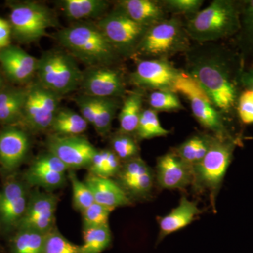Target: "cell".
<instances>
[{
	"mask_svg": "<svg viewBox=\"0 0 253 253\" xmlns=\"http://www.w3.org/2000/svg\"><path fill=\"white\" fill-rule=\"evenodd\" d=\"M185 55V72L199 83L214 106L224 115L237 111L245 68L239 51L208 42L191 46Z\"/></svg>",
	"mask_w": 253,
	"mask_h": 253,
	"instance_id": "obj_1",
	"label": "cell"
},
{
	"mask_svg": "<svg viewBox=\"0 0 253 253\" xmlns=\"http://www.w3.org/2000/svg\"><path fill=\"white\" fill-rule=\"evenodd\" d=\"M241 83L244 90L251 91L253 94V65L249 68H244L241 74Z\"/></svg>",
	"mask_w": 253,
	"mask_h": 253,
	"instance_id": "obj_44",
	"label": "cell"
},
{
	"mask_svg": "<svg viewBox=\"0 0 253 253\" xmlns=\"http://www.w3.org/2000/svg\"><path fill=\"white\" fill-rule=\"evenodd\" d=\"M201 212L202 211L198 207L197 203L182 196L177 207L158 219L160 231L157 244L166 236L189 225Z\"/></svg>",
	"mask_w": 253,
	"mask_h": 253,
	"instance_id": "obj_21",
	"label": "cell"
},
{
	"mask_svg": "<svg viewBox=\"0 0 253 253\" xmlns=\"http://www.w3.org/2000/svg\"><path fill=\"white\" fill-rule=\"evenodd\" d=\"M143 101L144 97L140 91H133L126 96L118 115L119 132L135 136L143 111Z\"/></svg>",
	"mask_w": 253,
	"mask_h": 253,
	"instance_id": "obj_24",
	"label": "cell"
},
{
	"mask_svg": "<svg viewBox=\"0 0 253 253\" xmlns=\"http://www.w3.org/2000/svg\"><path fill=\"white\" fill-rule=\"evenodd\" d=\"M236 141L232 137L214 139L202 161L193 167L192 185L196 191H208L213 207L231 161Z\"/></svg>",
	"mask_w": 253,
	"mask_h": 253,
	"instance_id": "obj_4",
	"label": "cell"
},
{
	"mask_svg": "<svg viewBox=\"0 0 253 253\" xmlns=\"http://www.w3.org/2000/svg\"><path fill=\"white\" fill-rule=\"evenodd\" d=\"M116 176L128 196L137 199L149 197L156 181L154 170L140 156L123 163Z\"/></svg>",
	"mask_w": 253,
	"mask_h": 253,
	"instance_id": "obj_15",
	"label": "cell"
},
{
	"mask_svg": "<svg viewBox=\"0 0 253 253\" xmlns=\"http://www.w3.org/2000/svg\"><path fill=\"white\" fill-rule=\"evenodd\" d=\"M66 173L41 171L33 172L28 170L25 174L27 184L46 189H56L61 187L66 182Z\"/></svg>",
	"mask_w": 253,
	"mask_h": 253,
	"instance_id": "obj_35",
	"label": "cell"
},
{
	"mask_svg": "<svg viewBox=\"0 0 253 253\" xmlns=\"http://www.w3.org/2000/svg\"><path fill=\"white\" fill-rule=\"evenodd\" d=\"M69 179L73 190V206L77 211L83 212L95 202L93 195L84 181L78 179L73 170H68Z\"/></svg>",
	"mask_w": 253,
	"mask_h": 253,
	"instance_id": "obj_36",
	"label": "cell"
},
{
	"mask_svg": "<svg viewBox=\"0 0 253 253\" xmlns=\"http://www.w3.org/2000/svg\"><path fill=\"white\" fill-rule=\"evenodd\" d=\"M236 36L244 59L247 56H253V0L241 1V28Z\"/></svg>",
	"mask_w": 253,
	"mask_h": 253,
	"instance_id": "obj_28",
	"label": "cell"
},
{
	"mask_svg": "<svg viewBox=\"0 0 253 253\" xmlns=\"http://www.w3.org/2000/svg\"><path fill=\"white\" fill-rule=\"evenodd\" d=\"M81 86L84 94L98 98L117 99L126 89L122 73L110 66L88 68L83 73Z\"/></svg>",
	"mask_w": 253,
	"mask_h": 253,
	"instance_id": "obj_13",
	"label": "cell"
},
{
	"mask_svg": "<svg viewBox=\"0 0 253 253\" xmlns=\"http://www.w3.org/2000/svg\"><path fill=\"white\" fill-rule=\"evenodd\" d=\"M241 1L214 0L185 24L190 39L199 44L236 36L241 28Z\"/></svg>",
	"mask_w": 253,
	"mask_h": 253,
	"instance_id": "obj_2",
	"label": "cell"
},
{
	"mask_svg": "<svg viewBox=\"0 0 253 253\" xmlns=\"http://www.w3.org/2000/svg\"><path fill=\"white\" fill-rule=\"evenodd\" d=\"M61 96L42 85L39 82L26 89L22 119L31 130L44 131L51 127L59 109Z\"/></svg>",
	"mask_w": 253,
	"mask_h": 253,
	"instance_id": "obj_10",
	"label": "cell"
},
{
	"mask_svg": "<svg viewBox=\"0 0 253 253\" xmlns=\"http://www.w3.org/2000/svg\"><path fill=\"white\" fill-rule=\"evenodd\" d=\"M114 211L113 208L106 207L94 202L82 212L83 229L109 224L110 214Z\"/></svg>",
	"mask_w": 253,
	"mask_h": 253,
	"instance_id": "obj_39",
	"label": "cell"
},
{
	"mask_svg": "<svg viewBox=\"0 0 253 253\" xmlns=\"http://www.w3.org/2000/svg\"><path fill=\"white\" fill-rule=\"evenodd\" d=\"M170 133L165 129L158 118L157 111L151 109H143L135 136L139 140L154 139L166 136Z\"/></svg>",
	"mask_w": 253,
	"mask_h": 253,
	"instance_id": "obj_33",
	"label": "cell"
},
{
	"mask_svg": "<svg viewBox=\"0 0 253 253\" xmlns=\"http://www.w3.org/2000/svg\"><path fill=\"white\" fill-rule=\"evenodd\" d=\"M172 91L185 96L196 121L213 136L221 139L231 137L226 127L225 115L214 106L204 89L185 71H181L176 78Z\"/></svg>",
	"mask_w": 253,
	"mask_h": 253,
	"instance_id": "obj_7",
	"label": "cell"
},
{
	"mask_svg": "<svg viewBox=\"0 0 253 253\" xmlns=\"http://www.w3.org/2000/svg\"><path fill=\"white\" fill-rule=\"evenodd\" d=\"M1 84H2V80H1V75H0V87H1Z\"/></svg>",
	"mask_w": 253,
	"mask_h": 253,
	"instance_id": "obj_45",
	"label": "cell"
},
{
	"mask_svg": "<svg viewBox=\"0 0 253 253\" xmlns=\"http://www.w3.org/2000/svg\"><path fill=\"white\" fill-rule=\"evenodd\" d=\"M88 124L81 113L59 108L50 128L56 135L81 136L87 129Z\"/></svg>",
	"mask_w": 253,
	"mask_h": 253,
	"instance_id": "obj_27",
	"label": "cell"
},
{
	"mask_svg": "<svg viewBox=\"0 0 253 253\" xmlns=\"http://www.w3.org/2000/svg\"><path fill=\"white\" fill-rule=\"evenodd\" d=\"M29 138L22 129L11 126L0 132V162L5 170H14L29 150Z\"/></svg>",
	"mask_w": 253,
	"mask_h": 253,
	"instance_id": "obj_18",
	"label": "cell"
},
{
	"mask_svg": "<svg viewBox=\"0 0 253 253\" xmlns=\"http://www.w3.org/2000/svg\"><path fill=\"white\" fill-rule=\"evenodd\" d=\"M29 171L33 172H41V171H51L66 173L69 169L54 154L48 151L46 154H42L33 161L30 166Z\"/></svg>",
	"mask_w": 253,
	"mask_h": 253,
	"instance_id": "obj_40",
	"label": "cell"
},
{
	"mask_svg": "<svg viewBox=\"0 0 253 253\" xmlns=\"http://www.w3.org/2000/svg\"><path fill=\"white\" fill-rule=\"evenodd\" d=\"M118 9L139 24L150 28L167 19L161 1L151 0H123L118 2Z\"/></svg>",
	"mask_w": 253,
	"mask_h": 253,
	"instance_id": "obj_22",
	"label": "cell"
},
{
	"mask_svg": "<svg viewBox=\"0 0 253 253\" xmlns=\"http://www.w3.org/2000/svg\"><path fill=\"white\" fill-rule=\"evenodd\" d=\"M181 71L166 59L143 60L131 74V83L136 86L151 90H169Z\"/></svg>",
	"mask_w": 253,
	"mask_h": 253,
	"instance_id": "obj_12",
	"label": "cell"
},
{
	"mask_svg": "<svg viewBox=\"0 0 253 253\" xmlns=\"http://www.w3.org/2000/svg\"><path fill=\"white\" fill-rule=\"evenodd\" d=\"M96 105V117L94 127L100 135L109 132L113 120L116 116L119 103L116 98L95 97Z\"/></svg>",
	"mask_w": 253,
	"mask_h": 253,
	"instance_id": "obj_32",
	"label": "cell"
},
{
	"mask_svg": "<svg viewBox=\"0 0 253 253\" xmlns=\"http://www.w3.org/2000/svg\"><path fill=\"white\" fill-rule=\"evenodd\" d=\"M59 4L65 16L75 21L102 17L109 8L104 0H63Z\"/></svg>",
	"mask_w": 253,
	"mask_h": 253,
	"instance_id": "obj_23",
	"label": "cell"
},
{
	"mask_svg": "<svg viewBox=\"0 0 253 253\" xmlns=\"http://www.w3.org/2000/svg\"><path fill=\"white\" fill-rule=\"evenodd\" d=\"M96 25L118 54L126 56L136 53L149 29L133 21L118 8L103 16Z\"/></svg>",
	"mask_w": 253,
	"mask_h": 253,
	"instance_id": "obj_9",
	"label": "cell"
},
{
	"mask_svg": "<svg viewBox=\"0 0 253 253\" xmlns=\"http://www.w3.org/2000/svg\"><path fill=\"white\" fill-rule=\"evenodd\" d=\"M43 253H81L80 246L73 244L54 228L46 233Z\"/></svg>",
	"mask_w": 253,
	"mask_h": 253,
	"instance_id": "obj_38",
	"label": "cell"
},
{
	"mask_svg": "<svg viewBox=\"0 0 253 253\" xmlns=\"http://www.w3.org/2000/svg\"><path fill=\"white\" fill-rule=\"evenodd\" d=\"M83 73L72 55L61 50L46 51L38 61V81L61 97L81 86Z\"/></svg>",
	"mask_w": 253,
	"mask_h": 253,
	"instance_id": "obj_5",
	"label": "cell"
},
{
	"mask_svg": "<svg viewBox=\"0 0 253 253\" xmlns=\"http://www.w3.org/2000/svg\"><path fill=\"white\" fill-rule=\"evenodd\" d=\"M150 109L156 111H175L184 109L176 93L169 90L153 91L149 95Z\"/></svg>",
	"mask_w": 253,
	"mask_h": 253,
	"instance_id": "obj_37",
	"label": "cell"
},
{
	"mask_svg": "<svg viewBox=\"0 0 253 253\" xmlns=\"http://www.w3.org/2000/svg\"><path fill=\"white\" fill-rule=\"evenodd\" d=\"M214 139V136L207 134H194L179 145L174 153L191 167L202 161Z\"/></svg>",
	"mask_w": 253,
	"mask_h": 253,
	"instance_id": "obj_25",
	"label": "cell"
},
{
	"mask_svg": "<svg viewBox=\"0 0 253 253\" xmlns=\"http://www.w3.org/2000/svg\"><path fill=\"white\" fill-rule=\"evenodd\" d=\"M156 180L165 189H181L192 184L193 168L170 151L158 157Z\"/></svg>",
	"mask_w": 253,
	"mask_h": 253,
	"instance_id": "obj_17",
	"label": "cell"
},
{
	"mask_svg": "<svg viewBox=\"0 0 253 253\" xmlns=\"http://www.w3.org/2000/svg\"><path fill=\"white\" fill-rule=\"evenodd\" d=\"M26 89H8L0 92V123L11 125L22 119Z\"/></svg>",
	"mask_w": 253,
	"mask_h": 253,
	"instance_id": "obj_26",
	"label": "cell"
},
{
	"mask_svg": "<svg viewBox=\"0 0 253 253\" xmlns=\"http://www.w3.org/2000/svg\"><path fill=\"white\" fill-rule=\"evenodd\" d=\"M84 182L90 189L97 204L114 210L131 205L130 197L118 182L111 178L101 177L89 173Z\"/></svg>",
	"mask_w": 253,
	"mask_h": 253,
	"instance_id": "obj_20",
	"label": "cell"
},
{
	"mask_svg": "<svg viewBox=\"0 0 253 253\" xmlns=\"http://www.w3.org/2000/svg\"><path fill=\"white\" fill-rule=\"evenodd\" d=\"M111 151L117 156L121 162H126L139 156L140 148L134 136L118 132L111 141Z\"/></svg>",
	"mask_w": 253,
	"mask_h": 253,
	"instance_id": "obj_34",
	"label": "cell"
},
{
	"mask_svg": "<svg viewBox=\"0 0 253 253\" xmlns=\"http://www.w3.org/2000/svg\"><path fill=\"white\" fill-rule=\"evenodd\" d=\"M122 165L111 150H98L88 169L89 173L95 176L111 178L118 175Z\"/></svg>",
	"mask_w": 253,
	"mask_h": 253,
	"instance_id": "obj_31",
	"label": "cell"
},
{
	"mask_svg": "<svg viewBox=\"0 0 253 253\" xmlns=\"http://www.w3.org/2000/svg\"><path fill=\"white\" fill-rule=\"evenodd\" d=\"M61 45L73 57L89 67L111 66L118 58V53L97 25L77 23L58 33Z\"/></svg>",
	"mask_w": 253,
	"mask_h": 253,
	"instance_id": "obj_3",
	"label": "cell"
},
{
	"mask_svg": "<svg viewBox=\"0 0 253 253\" xmlns=\"http://www.w3.org/2000/svg\"><path fill=\"white\" fill-rule=\"evenodd\" d=\"M185 24L179 18H167L149 28L136 53L154 59H166L191 47Z\"/></svg>",
	"mask_w": 253,
	"mask_h": 253,
	"instance_id": "obj_6",
	"label": "cell"
},
{
	"mask_svg": "<svg viewBox=\"0 0 253 253\" xmlns=\"http://www.w3.org/2000/svg\"><path fill=\"white\" fill-rule=\"evenodd\" d=\"M46 234L18 229L10 244V253H43Z\"/></svg>",
	"mask_w": 253,
	"mask_h": 253,
	"instance_id": "obj_29",
	"label": "cell"
},
{
	"mask_svg": "<svg viewBox=\"0 0 253 253\" xmlns=\"http://www.w3.org/2000/svg\"><path fill=\"white\" fill-rule=\"evenodd\" d=\"M36 58L24 50L15 46H9L0 50V63L8 77L16 83L28 81L36 73Z\"/></svg>",
	"mask_w": 253,
	"mask_h": 253,
	"instance_id": "obj_19",
	"label": "cell"
},
{
	"mask_svg": "<svg viewBox=\"0 0 253 253\" xmlns=\"http://www.w3.org/2000/svg\"><path fill=\"white\" fill-rule=\"evenodd\" d=\"M11 33L12 31L10 23L0 18V50L10 46Z\"/></svg>",
	"mask_w": 253,
	"mask_h": 253,
	"instance_id": "obj_43",
	"label": "cell"
},
{
	"mask_svg": "<svg viewBox=\"0 0 253 253\" xmlns=\"http://www.w3.org/2000/svg\"><path fill=\"white\" fill-rule=\"evenodd\" d=\"M10 24L18 41L31 42L45 36L49 28L56 26V19L44 5L25 1L11 6Z\"/></svg>",
	"mask_w": 253,
	"mask_h": 253,
	"instance_id": "obj_8",
	"label": "cell"
},
{
	"mask_svg": "<svg viewBox=\"0 0 253 253\" xmlns=\"http://www.w3.org/2000/svg\"><path fill=\"white\" fill-rule=\"evenodd\" d=\"M58 199L49 193L36 192L28 199L27 208L16 230L29 229L46 234L55 228Z\"/></svg>",
	"mask_w": 253,
	"mask_h": 253,
	"instance_id": "obj_14",
	"label": "cell"
},
{
	"mask_svg": "<svg viewBox=\"0 0 253 253\" xmlns=\"http://www.w3.org/2000/svg\"><path fill=\"white\" fill-rule=\"evenodd\" d=\"M48 151L59 158L69 170L89 168L98 149L82 136L53 134L46 141Z\"/></svg>",
	"mask_w": 253,
	"mask_h": 253,
	"instance_id": "obj_11",
	"label": "cell"
},
{
	"mask_svg": "<svg viewBox=\"0 0 253 253\" xmlns=\"http://www.w3.org/2000/svg\"><path fill=\"white\" fill-rule=\"evenodd\" d=\"M112 243V233L109 224L83 229V244L80 246L81 253H101Z\"/></svg>",
	"mask_w": 253,
	"mask_h": 253,
	"instance_id": "obj_30",
	"label": "cell"
},
{
	"mask_svg": "<svg viewBox=\"0 0 253 253\" xmlns=\"http://www.w3.org/2000/svg\"><path fill=\"white\" fill-rule=\"evenodd\" d=\"M26 186L22 181L11 180L0 191V226L5 231L17 228L28 202Z\"/></svg>",
	"mask_w": 253,
	"mask_h": 253,
	"instance_id": "obj_16",
	"label": "cell"
},
{
	"mask_svg": "<svg viewBox=\"0 0 253 253\" xmlns=\"http://www.w3.org/2000/svg\"><path fill=\"white\" fill-rule=\"evenodd\" d=\"M237 113L244 124H253V94L251 91L241 92L238 101Z\"/></svg>",
	"mask_w": 253,
	"mask_h": 253,
	"instance_id": "obj_42",
	"label": "cell"
},
{
	"mask_svg": "<svg viewBox=\"0 0 253 253\" xmlns=\"http://www.w3.org/2000/svg\"><path fill=\"white\" fill-rule=\"evenodd\" d=\"M166 11L176 14L192 15L197 14L202 6V0H166L161 1Z\"/></svg>",
	"mask_w": 253,
	"mask_h": 253,
	"instance_id": "obj_41",
	"label": "cell"
}]
</instances>
